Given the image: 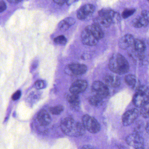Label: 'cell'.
<instances>
[{
	"label": "cell",
	"instance_id": "d6a6232c",
	"mask_svg": "<svg viewBox=\"0 0 149 149\" xmlns=\"http://www.w3.org/2000/svg\"><path fill=\"white\" fill-rule=\"evenodd\" d=\"M142 16L149 22V11L143 10L142 11Z\"/></svg>",
	"mask_w": 149,
	"mask_h": 149
},
{
	"label": "cell",
	"instance_id": "4fadbf2b",
	"mask_svg": "<svg viewBox=\"0 0 149 149\" xmlns=\"http://www.w3.org/2000/svg\"><path fill=\"white\" fill-rule=\"evenodd\" d=\"M99 16L106 17L110 19L113 22H116L120 19L119 15L112 10L102 9L98 12Z\"/></svg>",
	"mask_w": 149,
	"mask_h": 149
},
{
	"label": "cell",
	"instance_id": "5b68a950",
	"mask_svg": "<svg viewBox=\"0 0 149 149\" xmlns=\"http://www.w3.org/2000/svg\"><path fill=\"white\" fill-rule=\"evenodd\" d=\"M127 144L135 149H143L144 145L143 139L139 133H132L126 137L125 139Z\"/></svg>",
	"mask_w": 149,
	"mask_h": 149
},
{
	"label": "cell",
	"instance_id": "e575fe53",
	"mask_svg": "<svg viewBox=\"0 0 149 149\" xmlns=\"http://www.w3.org/2000/svg\"><path fill=\"white\" fill-rule=\"evenodd\" d=\"M9 3H12V4H18L19 2H21L22 0H7Z\"/></svg>",
	"mask_w": 149,
	"mask_h": 149
},
{
	"label": "cell",
	"instance_id": "7402d4cb",
	"mask_svg": "<svg viewBox=\"0 0 149 149\" xmlns=\"http://www.w3.org/2000/svg\"><path fill=\"white\" fill-rule=\"evenodd\" d=\"M139 113L144 118H149V102L141 107Z\"/></svg>",
	"mask_w": 149,
	"mask_h": 149
},
{
	"label": "cell",
	"instance_id": "f35d334b",
	"mask_svg": "<svg viewBox=\"0 0 149 149\" xmlns=\"http://www.w3.org/2000/svg\"><path fill=\"white\" fill-rule=\"evenodd\" d=\"M148 1H149V0H148Z\"/></svg>",
	"mask_w": 149,
	"mask_h": 149
},
{
	"label": "cell",
	"instance_id": "d6986e66",
	"mask_svg": "<svg viewBox=\"0 0 149 149\" xmlns=\"http://www.w3.org/2000/svg\"><path fill=\"white\" fill-rule=\"evenodd\" d=\"M103 99L104 98L95 95L89 98V102L92 106L96 107H99L102 104Z\"/></svg>",
	"mask_w": 149,
	"mask_h": 149
},
{
	"label": "cell",
	"instance_id": "1f68e13d",
	"mask_svg": "<svg viewBox=\"0 0 149 149\" xmlns=\"http://www.w3.org/2000/svg\"><path fill=\"white\" fill-rule=\"evenodd\" d=\"M7 9V5L6 2L3 1V0L1 1L0 3V12L2 13L4 12Z\"/></svg>",
	"mask_w": 149,
	"mask_h": 149
},
{
	"label": "cell",
	"instance_id": "7c38bea8",
	"mask_svg": "<svg viewBox=\"0 0 149 149\" xmlns=\"http://www.w3.org/2000/svg\"><path fill=\"white\" fill-rule=\"evenodd\" d=\"M70 71L75 75H82L86 73L88 70L85 64L78 63H72L68 66Z\"/></svg>",
	"mask_w": 149,
	"mask_h": 149
},
{
	"label": "cell",
	"instance_id": "9c48e42d",
	"mask_svg": "<svg viewBox=\"0 0 149 149\" xmlns=\"http://www.w3.org/2000/svg\"><path fill=\"white\" fill-rule=\"evenodd\" d=\"M81 38L82 43L87 46H95L98 42V40L86 29L82 32Z\"/></svg>",
	"mask_w": 149,
	"mask_h": 149
},
{
	"label": "cell",
	"instance_id": "2e32d148",
	"mask_svg": "<svg viewBox=\"0 0 149 149\" xmlns=\"http://www.w3.org/2000/svg\"><path fill=\"white\" fill-rule=\"evenodd\" d=\"M85 29L98 40L102 39L103 37L104 33L101 27L95 23L86 27Z\"/></svg>",
	"mask_w": 149,
	"mask_h": 149
},
{
	"label": "cell",
	"instance_id": "8992f818",
	"mask_svg": "<svg viewBox=\"0 0 149 149\" xmlns=\"http://www.w3.org/2000/svg\"><path fill=\"white\" fill-rule=\"evenodd\" d=\"M92 90L95 95L103 98L107 97L109 94L108 86L104 83L100 81H96L93 83L92 85Z\"/></svg>",
	"mask_w": 149,
	"mask_h": 149
},
{
	"label": "cell",
	"instance_id": "7a4b0ae2",
	"mask_svg": "<svg viewBox=\"0 0 149 149\" xmlns=\"http://www.w3.org/2000/svg\"><path fill=\"white\" fill-rule=\"evenodd\" d=\"M109 69L114 73L119 75L124 74L129 71V63L125 58L120 54H113L109 62Z\"/></svg>",
	"mask_w": 149,
	"mask_h": 149
},
{
	"label": "cell",
	"instance_id": "44dd1931",
	"mask_svg": "<svg viewBox=\"0 0 149 149\" xmlns=\"http://www.w3.org/2000/svg\"><path fill=\"white\" fill-rule=\"evenodd\" d=\"M125 81L127 85L134 88L136 84V79L135 76L132 74L126 75L125 77Z\"/></svg>",
	"mask_w": 149,
	"mask_h": 149
},
{
	"label": "cell",
	"instance_id": "5bb4252c",
	"mask_svg": "<svg viewBox=\"0 0 149 149\" xmlns=\"http://www.w3.org/2000/svg\"><path fill=\"white\" fill-rule=\"evenodd\" d=\"M135 39L133 36L126 34L121 38L118 42V46L120 48L125 49L134 43Z\"/></svg>",
	"mask_w": 149,
	"mask_h": 149
},
{
	"label": "cell",
	"instance_id": "836d02e7",
	"mask_svg": "<svg viewBox=\"0 0 149 149\" xmlns=\"http://www.w3.org/2000/svg\"><path fill=\"white\" fill-rule=\"evenodd\" d=\"M53 1L58 5H63L64 3H66L67 0H53Z\"/></svg>",
	"mask_w": 149,
	"mask_h": 149
},
{
	"label": "cell",
	"instance_id": "8fae6325",
	"mask_svg": "<svg viewBox=\"0 0 149 149\" xmlns=\"http://www.w3.org/2000/svg\"><path fill=\"white\" fill-rule=\"evenodd\" d=\"M103 81L104 83L107 86L112 88L118 87L121 84V80L119 77L113 74H109L104 75Z\"/></svg>",
	"mask_w": 149,
	"mask_h": 149
},
{
	"label": "cell",
	"instance_id": "4dcf8cb0",
	"mask_svg": "<svg viewBox=\"0 0 149 149\" xmlns=\"http://www.w3.org/2000/svg\"><path fill=\"white\" fill-rule=\"evenodd\" d=\"M132 24L133 26L137 28L142 27V26L140 24V22L139 21L137 18L133 20L132 21Z\"/></svg>",
	"mask_w": 149,
	"mask_h": 149
},
{
	"label": "cell",
	"instance_id": "3957f363",
	"mask_svg": "<svg viewBox=\"0 0 149 149\" xmlns=\"http://www.w3.org/2000/svg\"><path fill=\"white\" fill-rule=\"evenodd\" d=\"M149 102V89L146 86L138 87L132 97L135 106L141 108Z\"/></svg>",
	"mask_w": 149,
	"mask_h": 149
},
{
	"label": "cell",
	"instance_id": "e0dca14e",
	"mask_svg": "<svg viewBox=\"0 0 149 149\" xmlns=\"http://www.w3.org/2000/svg\"><path fill=\"white\" fill-rule=\"evenodd\" d=\"M94 23L102 27H109L112 23L110 19L106 17L99 16L94 19Z\"/></svg>",
	"mask_w": 149,
	"mask_h": 149
},
{
	"label": "cell",
	"instance_id": "484cf974",
	"mask_svg": "<svg viewBox=\"0 0 149 149\" xmlns=\"http://www.w3.org/2000/svg\"><path fill=\"white\" fill-rule=\"evenodd\" d=\"M46 86V82L43 80H38L35 83V87L37 89H42L45 88Z\"/></svg>",
	"mask_w": 149,
	"mask_h": 149
},
{
	"label": "cell",
	"instance_id": "ba28073f",
	"mask_svg": "<svg viewBox=\"0 0 149 149\" xmlns=\"http://www.w3.org/2000/svg\"><path fill=\"white\" fill-rule=\"evenodd\" d=\"M95 7L91 4H86L80 8L77 12V18L81 20H84L91 16L95 11Z\"/></svg>",
	"mask_w": 149,
	"mask_h": 149
},
{
	"label": "cell",
	"instance_id": "52a82bcc",
	"mask_svg": "<svg viewBox=\"0 0 149 149\" xmlns=\"http://www.w3.org/2000/svg\"><path fill=\"white\" fill-rule=\"evenodd\" d=\"M138 110L136 109L127 111L122 117V123L124 126L130 125L134 123L139 116Z\"/></svg>",
	"mask_w": 149,
	"mask_h": 149
},
{
	"label": "cell",
	"instance_id": "74e56055",
	"mask_svg": "<svg viewBox=\"0 0 149 149\" xmlns=\"http://www.w3.org/2000/svg\"><path fill=\"white\" fill-rule=\"evenodd\" d=\"M81 148H85V149H88V148H94V147H92L91 146H84L83 147H81Z\"/></svg>",
	"mask_w": 149,
	"mask_h": 149
},
{
	"label": "cell",
	"instance_id": "83f0119b",
	"mask_svg": "<svg viewBox=\"0 0 149 149\" xmlns=\"http://www.w3.org/2000/svg\"><path fill=\"white\" fill-rule=\"evenodd\" d=\"M137 19L142 27L146 26L149 24V22L145 19L143 16H139L138 17Z\"/></svg>",
	"mask_w": 149,
	"mask_h": 149
},
{
	"label": "cell",
	"instance_id": "d4e9b609",
	"mask_svg": "<svg viewBox=\"0 0 149 149\" xmlns=\"http://www.w3.org/2000/svg\"><path fill=\"white\" fill-rule=\"evenodd\" d=\"M58 27L61 31L65 32L69 29L70 26L64 20H63L59 23Z\"/></svg>",
	"mask_w": 149,
	"mask_h": 149
},
{
	"label": "cell",
	"instance_id": "8d00e7d4",
	"mask_svg": "<svg viewBox=\"0 0 149 149\" xmlns=\"http://www.w3.org/2000/svg\"><path fill=\"white\" fill-rule=\"evenodd\" d=\"M145 129L146 132H147L148 134H149V121L147 123V124H146Z\"/></svg>",
	"mask_w": 149,
	"mask_h": 149
},
{
	"label": "cell",
	"instance_id": "4316f807",
	"mask_svg": "<svg viewBox=\"0 0 149 149\" xmlns=\"http://www.w3.org/2000/svg\"><path fill=\"white\" fill-rule=\"evenodd\" d=\"M135 9H127L125 10L122 13V16L124 19H126L135 13Z\"/></svg>",
	"mask_w": 149,
	"mask_h": 149
},
{
	"label": "cell",
	"instance_id": "ffe728a7",
	"mask_svg": "<svg viewBox=\"0 0 149 149\" xmlns=\"http://www.w3.org/2000/svg\"><path fill=\"white\" fill-rule=\"evenodd\" d=\"M134 48L136 51L139 53H143L146 50V45L143 42L138 39H136L134 41Z\"/></svg>",
	"mask_w": 149,
	"mask_h": 149
},
{
	"label": "cell",
	"instance_id": "30bf717a",
	"mask_svg": "<svg viewBox=\"0 0 149 149\" xmlns=\"http://www.w3.org/2000/svg\"><path fill=\"white\" fill-rule=\"evenodd\" d=\"M87 81L85 80H77L72 84L70 88V93L79 94L85 91L88 87Z\"/></svg>",
	"mask_w": 149,
	"mask_h": 149
},
{
	"label": "cell",
	"instance_id": "f546056e",
	"mask_svg": "<svg viewBox=\"0 0 149 149\" xmlns=\"http://www.w3.org/2000/svg\"><path fill=\"white\" fill-rule=\"evenodd\" d=\"M64 20L71 26L72 25H74L76 21L74 18L71 17H68L64 19Z\"/></svg>",
	"mask_w": 149,
	"mask_h": 149
},
{
	"label": "cell",
	"instance_id": "f1b7e54d",
	"mask_svg": "<svg viewBox=\"0 0 149 149\" xmlns=\"http://www.w3.org/2000/svg\"><path fill=\"white\" fill-rule=\"evenodd\" d=\"M21 96V91L20 90L17 91L12 96V99L13 101H16L19 99Z\"/></svg>",
	"mask_w": 149,
	"mask_h": 149
},
{
	"label": "cell",
	"instance_id": "d590c367",
	"mask_svg": "<svg viewBox=\"0 0 149 149\" xmlns=\"http://www.w3.org/2000/svg\"><path fill=\"white\" fill-rule=\"evenodd\" d=\"M77 1H78V0H67L66 4H67L68 6H70V5L73 4V3H75Z\"/></svg>",
	"mask_w": 149,
	"mask_h": 149
},
{
	"label": "cell",
	"instance_id": "ac0fdd59",
	"mask_svg": "<svg viewBox=\"0 0 149 149\" xmlns=\"http://www.w3.org/2000/svg\"><path fill=\"white\" fill-rule=\"evenodd\" d=\"M68 102L73 108H77L80 104V100L78 94L70 93L67 97Z\"/></svg>",
	"mask_w": 149,
	"mask_h": 149
},
{
	"label": "cell",
	"instance_id": "277c9868",
	"mask_svg": "<svg viewBox=\"0 0 149 149\" xmlns=\"http://www.w3.org/2000/svg\"><path fill=\"white\" fill-rule=\"evenodd\" d=\"M82 123L86 130L91 133L95 134L100 131V124L95 118L88 115H85L83 116Z\"/></svg>",
	"mask_w": 149,
	"mask_h": 149
},
{
	"label": "cell",
	"instance_id": "6da1fadb",
	"mask_svg": "<svg viewBox=\"0 0 149 149\" xmlns=\"http://www.w3.org/2000/svg\"><path fill=\"white\" fill-rule=\"evenodd\" d=\"M62 131L67 136L71 137H79L84 135L85 129L82 123L76 121L70 117L63 118L61 123Z\"/></svg>",
	"mask_w": 149,
	"mask_h": 149
},
{
	"label": "cell",
	"instance_id": "cb8c5ba5",
	"mask_svg": "<svg viewBox=\"0 0 149 149\" xmlns=\"http://www.w3.org/2000/svg\"><path fill=\"white\" fill-rule=\"evenodd\" d=\"M54 41L59 45H65L67 42V39L64 36L61 35L55 38Z\"/></svg>",
	"mask_w": 149,
	"mask_h": 149
},
{
	"label": "cell",
	"instance_id": "603a6c76",
	"mask_svg": "<svg viewBox=\"0 0 149 149\" xmlns=\"http://www.w3.org/2000/svg\"><path fill=\"white\" fill-rule=\"evenodd\" d=\"M64 108L61 105H57L54 107H51L49 109V111L53 115H58L63 112Z\"/></svg>",
	"mask_w": 149,
	"mask_h": 149
},
{
	"label": "cell",
	"instance_id": "9a60e30c",
	"mask_svg": "<svg viewBox=\"0 0 149 149\" xmlns=\"http://www.w3.org/2000/svg\"><path fill=\"white\" fill-rule=\"evenodd\" d=\"M37 119L42 126H47L50 124L51 118L48 112L45 110H42L37 115Z\"/></svg>",
	"mask_w": 149,
	"mask_h": 149
}]
</instances>
